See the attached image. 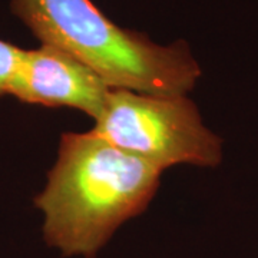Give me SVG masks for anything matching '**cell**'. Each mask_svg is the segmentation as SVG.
Segmentation results:
<instances>
[{
	"label": "cell",
	"instance_id": "277c9868",
	"mask_svg": "<svg viewBox=\"0 0 258 258\" xmlns=\"http://www.w3.org/2000/svg\"><path fill=\"white\" fill-rule=\"evenodd\" d=\"M111 89L99 75L74 56L40 45L37 49H23L8 95L30 105L79 109L98 120Z\"/></svg>",
	"mask_w": 258,
	"mask_h": 258
},
{
	"label": "cell",
	"instance_id": "6da1fadb",
	"mask_svg": "<svg viewBox=\"0 0 258 258\" xmlns=\"http://www.w3.org/2000/svg\"><path fill=\"white\" fill-rule=\"evenodd\" d=\"M162 169L113 147L95 131L64 134L35 204L49 245L93 257L120 224L145 211Z\"/></svg>",
	"mask_w": 258,
	"mask_h": 258
},
{
	"label": "cell",
	"instance_id": "3957f363",
	"mask_svg": "<svg viewBox=\"0 0 258 258\" xmlns=\"http://www.w3.org/2000/svg\"><path fill=\"white\" fill-rule=\"evenodd\" d=\"M93 131L162 171L178 164L215 166L222 159V141L204 125L185 95L159 96L112 88Z\"/></svg>",
	"mask_w": 258,
	"mask_h": 258
},
{
	"label": "cell",
	"instance_id": "7a4b0ae2",
	"mask_svg": "<svg viewBox=\"0 0 258 258\" xmlns=\"http://www.w3.org/2000/svg\"><path fill=\"white\" fill-rule=\"evenodd\" d=\"M10 9L42 45L74 56L113 89L175 96L201 76L184 40L158 45L113 23L92 0H10Z\"/></svg>",
	"mask_w": 258,
	"mask_h": 258
},
{
	"label": "cell",
	"instance_id": "5b68a950",
	"mask_svg": "<svg viewBox=\"0 0 258 258\" xmlns=\"http://www.w3.org/2000/svg\"><path fill=\"white\" fill-rule=\"evenodd\" d=\"M23 49L0 39V96L9 93V86L18 72Z\"/></svg>",
	"mask_w": 258,
	"mask_h": 258
}]
</instances>
